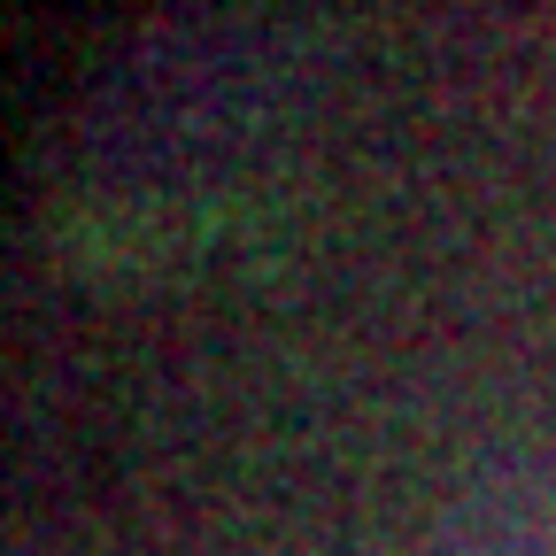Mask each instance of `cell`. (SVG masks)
Wrapping results in <instances>:
<instances>
[{
	"mask_svg": "<svg viewBox=\"0 0 556 556\" xmlns=\"http://www.w3.org/2000/svg\"><path fill=\"white\" fill-rule=\"evenodd\" d=\"M309 86V47L278 9L201 0L148 24L78 116L54 178V225L86 263H155L232 225L278 178Z\"/></svg>",
	"mask_w": 556,
	"mask_h": 556,
	"instance_id": "6da1fadb",
	"label": "cell"
},
{
	"mask_svg": "<svg viewBox=\"0 0 556 556\" xmlns=\"http://www.w3.org/2000/svg\"><path fill=\"white\" fill-rule=\"evenodd\" d=\"M426 556H556V456L495 471Z\"/></svg>",
	"mask_w": 556,
	"mask_h": 556,
	"instance_id": "7a4b0ae2",
	"label": "cell"
}]
</instances>
